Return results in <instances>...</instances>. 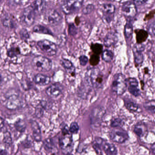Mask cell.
<instances>
[{
  "label": "cell",
  "mask_w": 155,
  "mask_h": 155,
  "mask_svg": "<svg viewBox=\"0 0 155 155\" xmlns=\"http://www.w3.org/2000/svg\"><path fill=\"white\" fill-rule=\"evenodd\" d=\"M134 132L137 136L141 137L143 135V128L140 126L137 125L134 128Z\"/></svg>",
  "instance_id": "obj_40"
},
{
  "label": "cell",
  "mask_w": 155,
  "mask_h": 155,
  "mask_svg": "<svg viewBox=\"0 0 155 155\" xmlns=\"http://www.w3.org/2000/svg\"><path fill=\"white\" fill-rule=\"evenodd\" d=\"M79 127L78 123L76 122H73L71 124L70 126L69 131L72 134H77L78 132Z\"/></svg>",
  "instance_id": "obj_35"
},
{
  "label": "cell",
  "mask_w": 155,
  "mask_h": 155,
  "mask_svg": "<svg viewBox=\"0 0 155 155\" xmlns=\"http://www.w3.org/2000/svg\"><path fill=\"white\" fill-rule=\"evenodd\" d=\"M85 79L87 85L94 88H100L102 86L103 74L98 68L89 69L85 74Z\"/></svg>",
  "instance_id": "obj_1"
},
{
  "label": "cell",
  "mask_w": 155,
  "mask_h": 155,
  "mask_svg": "<svg viewBox=\"0 0 155 155\" xmlns=\"http://www.w3.org/2000/svg\"><path fill=\"white\" fill-rule=\"evenodd\" d=\"M124 31L125 37L127 38H130L131 37L133 33V27L131 23L128 22L126 24Z\"/></svg>",
  "instance_id": "obj_28"
},
{
  "label": "cell",
  "mask_w": 155,
  "mask_h": 155,
  "mask_svg": "<svg viewBox=\"0 0 155 155\" xmlns=\"http://www.w3.org/2000/svg\"><path fill=\"white\" fill-rule=\"evenodd\" d=\"M44 102H43V101L41 102L40 104H39L36 108V115L38 117H41V116L43 115L44 108L45 107V104H44Z\"/></svg>",
  "instance_id": "obj_32"
},
{
  "label": "cell",
  "mask_w": 155,
  "mask_h": 155,
  "mask_svg": "<svg viewBox=\"0 0 155 155\" xmlns=\"http://www.w3.org/2000/svg\"><path fill=\"white\" fill-rule=\"evenodd\" d=\"M31 124L34 139L37 142H40L42 140V136L39 125L35 120H32L31 122Z\"/></svg>",
  "instance_id": "obj_14"
},
{
  "label": "cell",
  "mask_w": 155,
  "mask_h": 155,
  "mask_svg": "<svg viewBox=\"0 0 155 155\" xmlns=\"http://www.w3.org/2000/svg\"><path fill=\"white\" fill-rule=\"evenodd\" d=\"M91 49L95 54L99 55L102 53L103 46L101 44L95 43V44H92L91 46Z\"/></svg>",
  "instance_id": "obj_31"
},
{
  "label": "cell",
  "mask_w": 155,
  "mask_h": 155,
  "mask_svg": "<svg viewBox=\"0 0 155 155\" xmlns=\"http://www.w3.org/2000/svg\"><path fill=\"white\" fill-rule=\"evenodd\" d=\"M127 86L128 90L130 94L135 97L140 96V92L138 81L135 78H129L127 79Z\"/></svg>",
  "instance_id": "obj_10"
},
{
  "label": "cell",
  "mask_w": 155,
  "mask_h": 155,
  "mask_svg": "<svg viewBox=\"0 0 155 155\" xmlns=\"http://www.w3.org/2000/svg\"><path fill=\"white\" fill-rule=\"evenodd\" d=\"M105 109L102 107H97L93 110V111L91 114V122L93 125L95 126L97 122V126L100 125L102 117L105 114Z\"/></svg>",
  "instance_id": "obj_13"
},
{
  "label": "cell",
  "mask_w": 155,
  "mask_h": 155,
  "mask_svg": "<svg viewBox=\"0 0 155 155\" xmlns=\"http://www.w3.org/2000/svg\"><path fill=\"white\" fill-rule=\"evenodd\" d=\"M79 59L80 63L81 66H85L88 62V58L87 57L84 55L80 56Z\"/></svg>",
  "instance_id": "obj_43"
},
{
  "label": "cell",
  "mask_w": 155,
  "mask_h": 155,
  "mask_svg": "<svg viewBox=\"0 0 155 155\" xmlns=\"http://www.w3.org/2000/svg\"><path fill=\"white\" fill-rule=\"evenodd\" d=\"M143 106L148 111H149L153 114L155 113V103L154 100L150 101L145 102L144 103Z\"/></svg>",
  "instance_id": "obj_26"
},
{
  "label": "cell",
  "mask_w": 155,
  "mask_h": 155,
  "mask_svg": "<svg viewBox=\"0 0 155 155\" xmlns=\"http://www.w3.org/2000/svg\"><path fill=\"white\" fill-rule=\"evenodd\" d=\"M44 146L45 150L48 152H53L56 149L53 140L51 139L48 138L46 139L44 142Z\"/></svg>",
  "instance_id": "obj_22"
},
{
  "label": "cell",
  "mask_w": 155,
  "mask_h": 155,
  "mask_svg": "<svg viewBox=\"0 0 155 155\" xmlns=\"http://www.w3.org/2000/svg\"><path fill=\"white\" fill-rule=\"evenodd\" d=\"M100 61V58L99 55L97 54L92 55L90 59V62L92 66H95L98 64Z\"/></svg>",
  "instance_id": "obj_37"
},
{
  "label": "cell",
  "mask_w": 155,
  "mask_h": 155,
  "mask_svg": "<svg viewBox=\"0 0 155 155\" xmlns=\"http://www.w3.org/2000/svg\"><path fill=\"white\" fill-rule=\"evenodd\" d=\"M4 126V120L0 117V130H1Z\"/></svg>",
  "instance_id": "obj_46"
},
{
  "label": "cell",
  "mask_w": 155,
  "mask_h": 155,
  "mask_svg": "<svg viewBox=\"0 0 155 155\" xmlns=\"http://www.w3.org/2000/svg\"><path fill=\"white\" fill-rule=\"evenodd\" d=\"M148 36V33L144 30H139L136 33L137 43H142L146 41Z\"/></svg>",
  "instance_id": "obj_20"
},
{
  "label": "cell",
  "mask_w": 155,
  "mask_h": 155,
  "mask_svg": "<svg viewBox=\"0 0 155 155\" xmlns=\"http://www.w3.org/2000/svg\"><path fill=\"white\" fill-rule=\"evenodd\" d=\"M148 1V0H133V3L136 6L143 5Z\"/></svg>",
  "instance_id": "obj_45"
},
{
  "label": "cell",
  "mask_w": 155,
  "mask_h": 155,
  "mask_svg": "<svg viewBox=\"0 0 155 155\" xmlns=\"http://www.w3.org/2000/svg\"><path fill=\"white\" fill-rule=\"evenodd\" d=\"M110 139L116 143H124L129 138V135L127 131L121 129L113 130L110 133Z\"/></svg>",
  "instance_id": "obj_8"
},
{
  "label": "cell",
  "mask_w": 155,
  "mask_h": 155,
  "mask_svg": "<svg viewBox=\"0 0 155 155\" xmlns=\"http://www.w3.org/2000/svg\"><path fill=\"white\" fill-rule=\"evenodd\" d=\"M33 31L36 33L51 35L52 32L48 29L41 25H37L33 28Z\"/></svg>",
  "instance_id": "obj_21"
},
{
  "label": "cell",
  "mask_w": 155,
  "mask_h": 155,
  "mask_svg": "<svg viewBox=\"0 0 155 155\" xmlns=\"http://www.w3.org/2000/svg\"><path fill=\"white\" fill-rule=\"evenodd\" d=\"M45 21L52 26L58 25L62 20L61 15L54 9H49L46 11L44 16Z\"/></svg>",
  "instance_id": "obj_7"
},
{
  "label": "cell",
  "mask_w": 155,
  "mask_h": 155,
  "mask_svg": "<svg viewBox=\"0 0 155 155\" xmlns=\"http://www.w3.org/2000/svg\"><path fill=\"white\" fill-rule=\"evenodd\" d=\"M36 14L31 6L28 7L22 12L21 17V23L27 27H30L34 23Z\"/></svg>",
  "instance_id": "obj_6"
},
{
  "label": "cell",
  "mask_w": 155,
  "mask_h": 155,
  "mask_svg": "<svg viewBox=\"0 0 155 155\" xmlns=\"http://www.w3.org/2000/svg\"><path fill=\"white\" fill-rule=\"evenodd\" d=\"M145 50V46L142 43H138L135 44L133 48V51H137L142 52Z\"/></svg>",
  "instance_id": "obj_39"
},
{
  "label": "cell",
  "mask_w": 155,
  "mask_h": 155,
  "mask_svg": "<svg viewBox=\"0 0 155 155\" xmlns=\"http://www.w3.org/2000/svg\"><path fill=\"white\" fill-rule=\"evenodd\" d=\"M2 23L5 27H7V28H12L14 27V23L11 19L6 18L4 19Z\"/></svg>",
  "instance_id": "obj_38"
},
{
  "label": "cell",
  "mask_w": 155,
  "mask_h": 155,
  "mask_svg": "<svg viewBox=\"0 0 155 155\" xmlns=\"http://www.w3.org/2000/svg\"><path fill=\"white\" fill-rule=\"evenodd\" d=\"M61 64L68 73L71 75H75V68L70 61L66 59H63L61 61Z\"/></svg>",
  "instance_id": "obj_19"
},
{
  "label": "cell",
  "mask_w": 155,
  "mask_h": 155,
  "mask_svg": "<svg viewBox=\"0 0 155 155\" xmlns=\"http://www.w3.org/2000/svg\"><path fill=\"white\" fill-rule=\"evenodd\" d=\"M77 28L73 24H71L69 25L68 32L70 35L74 36L77 34Z\"/></svg>",
  "instance_id": "obj_41"
},
{
  "label": "cell",
  "mask_w": 155,
  "mask_h": 155,
  "mask_svg": "<svg viewBox=\"0 0 155 155\" xmlns=\"http://www.w3.org/2000/svg\"><path fill=\"white\" fill-rule=\"evenodd\" d=\"M63 86L59 83L52 84L46 89V94L51 97H57L62 93Z\"/></svg>",
  "instance_id": "obj_12"
},
{
  "label": "cell",
  "mask_w": 155,
  "mask_h": 155,
  "mask_svg": "<svg viewBox=\"0 0 155 155\" xmlns=\"http://www.w3.org/2000/svg\"><path fill=\"white\" fill-rule=\"evenodd\" d=\"M125 106L129 110L133 112H136L139 109L137 104L131 101H127L125 103Z\"/></svg>",
  "instance_id": "obj_29"
},
{
  "label": "cell",
  "mask_w": 155,
  "mask_h": 155,
  "mask_svg": "<svg viewBox=\"0 0 155 155\" xmlns=\"http://www.w3.org/2000/svg\"><path fill=\"white\" fill-rule=\"evenodd\" d=\"M113 52L109 50H105L102 52V59L103 61L107 62H110L113 60Z\"/></svg>",
  "instance_id": "obj_24"
},
{
  "label": "cell",
  "mask_w": 155,
  "mask_h": 155,
  "mask_svg": "<svg viewBox=\"0 0 155 155\" xmlns=\"http://www.w3.org/2000/svg\"><path fill=\"white\" fill-rule=\"evenodd\" d=\"M83 2V0H66L61 6V9L66 14L75 13L80 9Z\"/></svg>",
  "instance_id": "obj_4"
},
{
  "label": "cell",
  "mask_w": 155,
  "mask_h": 155,
  "mask_svg": "<svg viewBox=\"0 0 155 155\" xmlns=\"http://www.w3.org/2000/svg\"><path fill=\"white\" fill-rule=\"evenodd\" d=\"M103 11L107 14H113L115 12V7L111 4H105L102 7Z\"/></svg>",
  "instance_id": "obj_30"
},
{
  "label": "cell",
  "mask_w": 155,
  "mask_h": 155,
  "mask_svg": "<svg viewBox=\"0 0 155 155\" xmlns=\"http://www.w3.org/2000/svg\"><path fill=\"white\" fill-rule=\"evenodd\" d=\"M102 147L104 152L107 155H115L117 154V150L113 144L108 142L103 143Z\"/></svg>",
  "instance_id": "obj_18"
},
{
  "label": "cell",
  "mask_w": 155,
  "mask_h": 155,
  "mask_svg": "<svg viewBox=\"0 0 155 155\" xmlns=\"http://www.w3.org/2000/svg\"><path fill=\"white\" fill-rule=\"evenodd\" d=\"M107 1H115V0H107Z\"/></svg>",
  "instance_id": "obj_48"
},
{
  "label": "cell",
  "mask_w": 155,
  "mask_h": 155,
  "mask_svg": "<svg viewBox=\"0 0 155 155\" xmlns=\"http://www.w3.org/2000/svg\"><path fill=\"white\" fill-rule=\"evenodd\" d=\"M134 54V61L136 65L139 66L143 63L144 61V56L142 52L137 51H133Z\"/></svg>",
  "instance_id": "obj_25"
},
{
  "label": "cell",
  "mask_w": 155,
  "mask_h": 155,
  "mask_svg": "<svg viewBox=\"0 0 155 155\" xmlns=\"http://www.w3.org/2000/svg\"><path fill=\"white\" fill-rule=\"evenodd\" d=\"M123 123V121L122 120L119 118H118L112 120L110 123V126L112 127H120L122 126Z\"/></svg>",
  "instance_id": "obj_36"
},
{
  "label": "cell",
  "mask_w": 155,
  "mask_h": 155,
  "mask_svg": "<svg viewBox=\"0 0 155 155\" xmlns=\"http://www.w3.org/2000/svg\"><path fill=\"white\" fill-rule=\"evenodd\" d=\"M31 66L35 70L39 72H47L51 70L52 62L48 58L38 56L33 58L31 61Z\"/></svg>",
  "instance_id": "obj_3"
},
{
  "label": "cell",
  "mask_w": 155,
  "mask_h": 155,
  "mask_svg": "<svg viewBox=\"0 0 155 155\" xmlns=\"http://www.w3.org/2000/svg\"><path fill=\"white\" fill-rule=\"evenodd\" d=\"M38 46L41 51L49 56H55L57 54V46L50 41L44 40L38 42Z\"/></svg>",
  "instance_id": "obj_5"
},
{
  "label": "cell",
  "mask_w": 155,
  "mask_h": 155,
  "mask_svg": "<svg viewBox=\"0 0 155 155\" xmlns=\"http://www.w3.org/2000/svg\"><path fill=\"white\" fill-rule=\"evenodd\" d=\"M59 140L60 147L65 154H69L72 148V139L70 134L63 135Z\"/></svg>",
  "instance_id": "obj_9"
},
{
  "label": "cell",
  "mask_w": 155,
  "mask_h": 155,
  "mask_svg": "<svg viewBox=\"0 0 155 155\" xmlns=\"http://www.w3.org/2000/svg\"><path fill=\"white\" fill-rule=\"evenodd\" d=\"M3 142L7 146H10L12 142V138L10 133L8 131H6L4 133Z\"/></svg>",
  "instance_id": "obj_34"
},
{
  "label": "cell",
  "mask_w": 155,
  "mask_h": 155,
  "mask_svg": "<svg viewBox=\"0 0 155 155\" xmlns=\"http://www.w3.org/2000/svg\"><path fill=\"white\" fill-rule=\"evenodd\" d=\"M93 9H94V6L92 4H89L83 9L82 12L83 14H88L91 13L93 11Z\"/></svg>",
  "instance_id": "obj_42"
},
{
  "label": "cell",
  "mask_w": 155,
  "mask_h": 155,
  "mask_svg": "<svg viewBox=\"0 0 155 155\" xmlns=\"http://www.w3.org/2000/svg\"><path fill=\"white\" fill-rule=\"evenodd\" d=\"M103 140L101 138H97L93 143V147L97 154H102L101 146H102Z\"/></svg>",
  "instance_id": "obj_23"
},
{
  "label": "cell",
  "mask_w": 155,
  "mask_h": 155,
  "mask_svg": "<svg viewBox=\"0 0 155 155\" xmlns=\"http://www.w3.org/2000/svg\"><path fill=\"white\" fill-rule=\"evenodd\" d=\"M46 6L45 0H35L31 5L36 15L41 13L44 10Z\"/></svg>",
  "instance_id": "obj_17"
},
{
  "label": "cell",
  "mask_w": 155,
  "mask_h": 155,
  "mask_svg": "<svg viewBox=\"0 0 155 155\" xmlns=\"http://www.w3.org/2000/svg\"><path fill=\"white\" fill-rule=\"evenodd\" d=\"M2 77L1 75H0V85L2 83Z\"/></svg>",
  "instance_id": "obj_47"
},
{
  "label": "cell",
  "mask_w": 155,
  "mask_h": 155,
  "mask_svg": "<svg viewBox=\"0 0 155 155\" xmlns=\"http://www.w3.org/2000/svg\"><path fill=\"white\" fill-rule=\"evenodd\" d=\"M148 32L151 36L154 37L155 36V22H152L148 27Z\"/></svg>",
  "instance_id": "obj_44"
},
{
  "label": "cell",
  "mask_w": 155,
  "mask_h": 155,
  "mask_svg": "<svg viewBox=\"0 0 155 155\" xmlns=\"http://www.w3.org/2000/svg\"><path fill=\"white\" fill-rule=\"evenodd\" d=\"M51 78L41 74H38L34 77L33 81L36 84L41 86H46L50 83Z\"/></svg>",
  "instance_id": "obj_15"
},
{
  "label": "cell",
  "mask_w": 155,
  "mask_h": 155,
  "mask_svg": "<svg viewBox=\"0 0 155 155\" xmlns=\"http://www.w3.org/2000/svg\"><path fill=\"white\" fill-rule=\"evenodd\" d=\"M121 10L122 14L127 18H134L137 13L136 5L130 2H127L123 4Z\"/></svg>",
  "instance_id": "obj_11"
},
{
  "label": "cell",
  "mask_w": 155,
  "mask_h": 155,
  "mask_svg": "<svg viewBox=\"0 0 155 155\" xmlns=\"http://www.w3.org/2000/svg\"><path fill=\"white\" fill-rule=\"evenodd\" d=\"M117 36L114 32L108 33L104 39V44L106 47H110L115 45L118 41Z\"/></svg>",
  "instance_id": "obj_16"
},
{
  "label": "cell",
  "mask_w": 155,
  "mask_h": 155,
  "mask_svg": "<svg viewBox=\"0 0 155 155\" xmlns=\"http://www.w3.org/2000/svg\"><path fill=\"white\" fill-rule=\"evenodd\" d=\"M20 49L18 48H12L10 49L8 51V55L11 58L17 57L20 54Z\"/></svg>",
  "instance_id": "obj_33"
},
{
  "label": "cell",
  "mask_w": 155,
  "mask_h": 155,
  "mask_svg": "<svg viewBox=\"0 0 155 155\" xmlns=\"http://www.w3.org/2000/svg\"><path fill=\"white\" fill-rule=\"evenodd\" d=\"M127 79L121 73L114 75L111 85V89L118 96L123 95L127 90Z\"/></svg>",
  "instance_id": "obj_2"
},
{
  "label": "cell",
  "mask_w": 155,
  "mask_h": 155,
  "mask_svg": "<svg viewBox=\"0 0 155 155\" xmlns=\"http://www.w3.org/2000/svg\"><path fill=\"white\" fill-rule=\"evenodd\" d=\"M15 127L18 131L20 132H23L26 129V123H25V121L22 120H18L15 123Z\"/></svg>",
  "instance_id": "obj_27"
}]
</instances>
